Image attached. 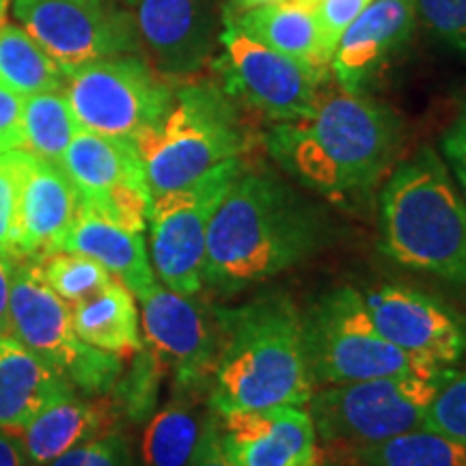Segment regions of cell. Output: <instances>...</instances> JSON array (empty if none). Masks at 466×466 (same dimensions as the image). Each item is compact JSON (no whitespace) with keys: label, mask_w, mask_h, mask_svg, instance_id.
Wrapping results in <instances>:
<instances>
[{"label":"cell","mask_w":466,"mask_h":466,"mask_svg":"<svg viewBox=\"0 0 466 466\" xmlns=\"http://www.w3.org/2000/svg\"><path fill=\"white\" fill-rule=\"evenodd\" d=\"M326 225L311 203L266 173L240 171L214 212L203 281L236 294L311 258Z\"/></svg>","instance_id":"2"},{"label":"cell","mask_w":466,"mask_h":466,"mask_svg":"<svg viewBox=\"0 0 466 466\" xmlns=\"http://www.w3.org/2000/svg\"><path fill=\"white\" fill-rule=\"evenodd\" d=\"M225 17H229L242 33L268 48L300 58L313 67L330 69L333 52L326 48L313 9L307 5L296 3V0H281V3L261 5L242 14L227 11Z\"/></svg>","instance_id":"23"},{"label":"cell","mask_w":466,"mask_h":466,"mask_svg":"<svg viewBox=\"0 0 466 466\" xmlns=\"http://www.w3.org/2000/svg\"><path fill=\"white\" fill-rule=\"evenodd\" d=\"M242 168V158L227 160L186 188L151 199L149 259L165 288L184 296L203 289L209 223Z\"/></svg>","instance_id":"10"},{"label":"cell","mask_w":466,"mask_h":466,"mask_svg":"<svg viewBox=\"0 0 466 466\" xmlns=\"http://www.w3.org/2000/svg\"><path fill=\"white\" fill-rule=\"evenodd\" d=\"M61 250L96 259L137 299H143L158 283L149 259L145 231L116 223L106 214L80 203V199L78 212L61 244Z\"/></svg>","instance_id":"20"},{"label":"cell","mask_w":466,"mask_h":466,"mask_svg":"<svg viewBox=\"0 0 466 466\" xmlns=\"http://www.w3.org/2000/svg\"><path fill=\"white\" fill-rule=\"evenodd\" d=\"M441 147L453 175L466 192V102L460 108L456 119L451 121V126L447 127V132L442 134Z\"/></svg>","instance_id":"36"},{"label":"cell","mask_w":466,"mask_h":466,"mask_svg":"<svg viewBox=\"0 0 466 466\" xmlns=\"http://www.w3.org/2000/svg\"><path fill=\"white\" fill-rule=\"evenodd\" d=\"M439 378L391 376L374 380L329 384L307 401L313 428L329 445H371L425 428V415L442 382Z\"/></svg>","instance_id":"8"},{"label":"cell","mask_w":466,"mask_h":466,"mask_svg":"<svg viewBox=\"0 0 466 466\" xmlns=\"http://www.w3.org/2000/svg\"><path fill=\"white\" fill-rule=\"evenodd\" d=\"M25 147V96L0 86V154Z\"/></svg>","instance_id":"35"},{"label":"cell","mask_w":466,"mask_h":466,"mask_svg":"<svg viewBox=\"0 0 466 466\" xmlns=\"http://www.w3.org/2000/svg\"><path fill=\"white\" fill-rule=\"evenodd\" d=\"M421 25L442 44L466 52V0H415Z\"/></svg>","instance_id":"33"},{"label":"cell","mask_w":466,"mask_h":466,"mask_svg":"<svg viewBox=\"0 0 466 466\" xmlns=\"http://www.w3.org/2000/svg\"><path fill=\"white\" fill-rule=\"evenodd\" d=\"M370 3L371 0H318L313 5V15H316L319 31H322L326 48L335 52L341 35Z\"/></svg>","instance_id":"34"},{"label":"cell","mask_w":466,"mask_h":466,"mask_svg":"<svg viewBox=\"0 0 466 466\" xmlns=\"http://www.w3.org/2000/svg\"><path fill=\"white\" fill-rule=\"evenodd\" d=\"M138 300L145 346L162 367H171L175 384L192 391L206 384L220 348L217 311L160 281Z\"/></svg>","instance_id":"14"},{"label":"cell","mask_w":466,"mask_h":466,"mask_svg":"<svg viewBox=\"0 0 466 466\" xmlns=\"http://www.w3.org/2000/svg\"><path fill=\"white\" fill-rule=\"evenodd\" d=\"M233 466H324L318 432L302 406H272L217 415Z\"/></svg>","instance_id":"16"},{"label":"cell","mask_w":466,"mask_h":466,"mask_svg":"<svg viewBox=\"0 0 466 466\" xmlns=\"http://www.w3.org/2000/svg\"><path fill=\"white\" fill-rule=\"evenodd\" d=\"M7 9H9V0H0V17L7 15Z\"/></svg>","instance_id":"41"},{"label":"cell","mask_w":466,"mask_h":466,"mask_svg":"<svg viewBox=\"0 0 466 466\" xmlns=\"http://www.w3.org/2000/svg\"><path fill=\"white\" fill-rule=\"evenodd\" d=\"M134 22L147 63L165 78H188L214 52L209 0H137Z\"/></svg>","instance_id":"17"},{"label":"cell","mask_w":466,"mask_h":466,"mask_svg":"<svg viewBox=\"0 0 466 466\" xmlns=\"http://www.w3.org/2000/svg\"><path fill=\"white\" fill-rule=\"evenodd\" d=\"M78 212V192L61 165L25 149L20 208H17V258L39 261L61 250Z\"/></svg>","instance_id":"19"},{"label":"cell","mask_w":466,"mask_h":466,"mask_svg":"<svg viewBox=\"0 0 466 466\" xmlns=\"http://www.w3.org/2000/svg\"><path fill=\"white\" fill-rule=\"evenodd\" d=\"M9 335L66 376L78 393L97 398L119 382L121 359L78 339L72 324V305L46 285L33 259L15 261Z\"/></svg>","instance_id":"7"},{"label":"cell","mask_w":466,"mask_h":466,"mask_svg":"<svg viewBox=\"0 0 466 466\" xmlns=\"http://www.w3.org/2000/svg\"><path fill=\"white\" fill-rule=\"evenodd\" d=\"M415 26V0H371L335 46L330 58L335 83L363 93L365 85L410 42Z\"/></svg>","instance_id":"18"},{"label":"cell","mask_w":466,"mask_h":466,"mask_svg":"<svg viewBox=\"0 0 466 466\" xmlns=\"http://www.w3.org/2000/svg\"><path fill=\"white\" fill-rule=\"evenodd\" d=\"M74 333L86 346L121 357L145 348L137 296L113 279L91 299L72 305Z\"/></svg>","instance_id":"24"},{"label":"cell","mask_w":466,"mask_h":466,"mask_svg":"<svg viewBox=\"0 0 466 466\" xmlns=\"http://www.w3.org/2000/svg\"><path fill=\"white\" fill-rule=\"evenodd\" d=\"M173 91L171 80L134 52L69 69L63 86L83 130L130 141L165 116Z\"/></svg>","instance_id":"9"},{"label":"cell","mask_w":466,"mask_h":466,"mask_svg":"<svg viewBox=\"0 0 466 466\" xmlns=\"http://www.w3.org/2000/svg\"><path fill=\"white\" fill-rule=\"evenodd\" d=\"M119 3L127 5V7H134V3H137V0H119Z\"/></svg>","instance_id":"43"},{"label":"cell","mask_w":466,"mask_h":466,"mask_svg":"<svg viewBox=\"0 0 466 466\" xmlns=\"http://www.w3.org/2000/svg\"><path fill=\"white\" fill-rule=\"evenodd\" d=\"M339 453L352 466H466V447L428 428L371 445L339 447Z\"/></svg>","instance_id":"26"},{"label":"cell","mask_w":466,"mask_h":466,"mask_svg":"<svg viewBox=\"0 0 466 466\" xmlns=\"http://www.w3.org/2000/svg\"><path fill=\"white\" fill-rule=\"evenodd\" d=\"M151 197L190 186L227 160L242 158L250 138L223 86L199 80L175 86L165 116L134 138Z\"/></svg>","instance_id":"5"},{"label":"cell","mask_w":466,"mask_h":466,"mask_svg":"<svg viewBox=\"0 0 466 466\" xmlns=\"http://www.w3.org/2000/svg\"><path fill=\"white\" fill-rule=\"evenodd\" d=\"M119 425L115 400L76 389L50 401L17 432L31 466H48L63 453Z\"/></svg>","instance_id":"21"},{"label":"cell","mask_w":466,"mask_h":466,"mask_svg":"<svg viewBox=\"0 0 466 466\" xmlns=\"http://www.w3.org/2000/svg\"><path fill=\"white\" fill-rule=\"evenodd\" d=\"M0 466H31L20 436L7 430H0Z\"/></svg>","instance_id":"39"},{"label":"cell","mask_w":466,"mask_h":466,"mask_svg":"<svg viewBox=\"0 0 466 466\" xmlns=\"http://www.w3.org/2000/svg\"><path fill=\"white\" fill-rule=\"evenodd\" d=\"M382 253L466 288V201L434 149L395 167L380 195Z\"/></svg>","instance_id":"4"},{"label":"cell","mask_w":466,"mask_h":466,"mask_svg":"<svg viewBox=\"0 0 466 466\" xmlns=\"http://www.w3.org/2000/svg\"><path fill=\"white\" fill-rule=\"evenodd\" d=\"M25 149L0 154V255L17 258V208H20Z\"/></svg>","instance_id":"30"},{"label":"cell","mask_w":466,"mask_h":466,"mask_svg":"<svg viewBox=\"0 0 466 466\" xmlns=\"http://www.w3.org/2000/svg\"><path fill=\"white\" fill-rule=\"evenodd\" d=\"M80 130L66 93L48 91L25 97V147L37 158L61 162Z\"/></svg>","instance_id":"28"},{"label":"cell","mask_w":466,"mask_h":466,"mask_svg":"<svg viewBox=\"0 0 466 466\" xmlns=\"http://www.w3.org/2000/svg\"><path fill=\"white\" fill-rule=\"evenodd\" d=\"M15 261L0 255V333H9V300Z\"/></svg>","instance_id":"38"},{"label":"cell","mask_w":466,"mask_h":466,"mask_svg":"<svg viewBox=\"0 0 466 466\" xmlns=\"http://www.w3.org/2000/svg\"><path fill=\"white\" fill-rule=\"evenodd\" d=\"M296 3H300V5H307V7H311V9H313V5H316L318 0H296Z\"/></svg>","instance_id":"42"},{"label":"cell","mask_w":466,"mask_h":466,"mask_svg":"<svg viewBox=\"0 0 466 466\" xmlns=\"http://www.w3.org/2000/svg\"><path fill=\"white\" fill-rule=\"evenodd\" d=\"M425 428L466 447V370L442 382L425 415Z\"/></svg>","instance_id":"31"},{"label":"cell","mask_w":466,"mask_h":466,"mask_svg":"<svg viewBox=\"0 0 466 466\" xmlns=\"http://www.w3.org/2000/svg\"><path fill=\"white\" fill-rule=\"evenodd\" d=\"M11 11L66 72L141 50L134 15L119 0H14Z\"/></svg>","instance_id":"12"},{"label":"cell","mask_w":466,"mask_h":466,"mask_svg":"<svg viewBox=\"0 0 466 466\" xmlns=\"http://www.w3.org/2000/svg\"><path fill=\"white\" fill-rule=\"evenodd\" d=\"M281 3V0H231V14H242V11L261 7V5H272Z\"/></svg>","instance_id":"40"},{"label":"cell","mask_w":466,"mask_h":466,"mask_svg":"<svg viewBox=\"0 0 466 466\" xmlns=\"http://www.w3.org/2000/svg\"><path fill=\"white\" fill-rule=\"evenodd\" d=\"M63 171L78 199L130 229H147L151 190L141 154L130 138L106 137L80 127L63 154Z\"/></svg>","instance_id":"13"},{"label":"cell","mask_w":466,"mask_h":466,"mask_svg":"<svg viewBox=\"0 0 466 466\" xmlns=\"http://www.w3.org/2000/svg\"><path fill=\"white\" fill-rule=\"evenodd\" d=\"M72 389L66 376L14 335L0 333V430L17 434L44 406Z\"/></svg>","instance_id":"22"},{"label":"cell","mask_w":466,"mask_h":466,"mask_svg":"<svg viewBox=\"0 0 466 466\" xmlns=\"http://www.w3.org/2000/svg\"><path fill=\"white\" fill-rule=\"evenodd\" d=\"M220 348L209 378L214 415L307 406L313 395L305 322L289 296L268 294L236 309H214Z\"/></svg>","instance_id":"3"},{"label":"cell","mask_w":466,"mask_h":466,"mask_svg":"<svg viewBox=\"0 0 466 466\" xmlns=\"http://www.w3.org/2000/svg\"><path fill=\"white\" fill-rule=\"evenodd\" d=\"M360 296L378 333L404 352L441 367L466 357V322L434 296L406 285H380Z\"/></svg>","instance_id":"15"},{"label":"cell","mask_w":466,"mask_h":466,"mask_svg":"<svg viewBox=\"0 0 466 466\" xmlns=\"http://www.w3.org/2000/svg\"><path fill=\"white\" fill-rule=\"evenodd\" d=\"M285 171L326 197L367 195L401 147V121L365 93L326 80L313 113L281 121L266 138Z\"/></svg>","instance_id":"1"},{"label":"cell","mask_w":466,"mask_h":466,"mask_svg":"<svg viewBox=\"0 0 466 466\" xmlns=\"http://www.w3.org/2000/svg\"><path fill=\"white\" fill-rule=\"evenodd\" d=\"M192 466H233V462L227 458V453L223 450V442H220V434H218V421L217 415H209L206 432H203L201 445L197 450L195 462Z\"/></svg>","instance_id":"37"},{"label":"cell","mask_w":466,"mask_h":466,"mask_svg":"<svg viewBox=\"0 0 466 466\" xmlns=\"http://www.w3.org/2000/svg\"><path fill=\"white\" fill-rule=\"evenodd\" d=\"M302 322L313 387L391 376L439 378L451 371L384 339L371 324L363 296L352 288L330 291Z\"/></svg>","instance_id":"6"},{"label":"cell","mask_w":466,"mask_h":466,"mask_svg":"<svg viewBox=\"0 0 466 466\" xmlns=\"http://www.w3.org/2000/svg\"><path fill=\"white\" fill-rule=\"evenodd\" d=\"M37 266L46 285L56 296H61L67 305L91 299L115 279L96 259L80 253H69V250L52 253L48 258L39 259Z\"/></svg>","instance_id":"29"},{"label":"cell","mask_w":466,"mask_h":466,"mask_svg":"<svg viewBox=\"0 0 466 466\" xmlns=\"http://www.w3.org/2000/svg\"><path fill=\"white\" fill-rule=\"evenodd\" d=\"M186 391L188 389H179L177 398L160 408L145 425L141 439L143 466H192L195 462L212 412H201L195 398L186 395Z\"/></svg>","instance_id":"25"},{"label":"cell","mask_w":466,"mask_h":466,"mask_svg":"<svg viewBox=\"0 0 466 466\" xmlns=\"http://www.w3.org/2000/svg\"><path fill=\"white\" fill-rule=\"evenodd\" d=\"M48 466H134V460L130 441L116 425L96 439L80 442L78 447L52 460Z\"/></svg>","instance_id":"32"},{"label":"cell","mask_w":466,"mask_h":466,"mask_svg":"<svg viewBox=\"0 0 466 466\" xmlns=\"http://www.w3.org/2000/svg\"><path fill=\"white\" fill-rule=\"evenodd\" d=\"M0 86L17 96L63 91L66 69L20 25L0 26Z\"/></svg>","instance_id":"27"},{"label":"cell","mask_w":466,"mask_h":466,"mask_svg":"<svg viewBox=\"0 0 466 466\" xmlns=\"http://www.w3.org/2000/svg\"><path fill=\"white\" fill-rule=\"evenodd\" d=\"M220 55L214 67L223 89L272 121L305 119L313 113L319 86L330 78V69H319L255 42L229 17L218 35Z\"/></svg>","instance_id":"11"}]
</instances>
